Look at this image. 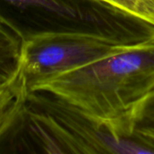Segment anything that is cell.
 Instances as JSON below:
<instances>
[{"label":"cell","instance_id":"cell-1","mask_svg":"<svg viewBox=\"0 0 154 154\" xmlns=\"http://www.w3.org/2000/svg\"><path fill=\"white\" fill-rule=\"evenodd\" d=\"M27 84L28 93L58 97L127 137L125 118L154 90V42Z\"/></svg>","mask_w":154,"mask_h":154},{"label":"cell","instance_id":"cell-2","mask_svg":"<svg viewBox=\"0 0 154 154\" xmlns=\"http://www.w3.org/2000/svg\"><path fill=\"white\" fill-rule=\"evenodd\" d=\"M38 97L45 113L39 123L46 129L50 152L87 154H154L134 137L118 134L108 124L88 115L72 104L50 94L30 93Z\"/></svg>","mask_w":154,"mask_h":154},{"label":"cell","instance_id":"cell-3","mask_svg":"<svg viewBox=\"0 0 154 154\" xmlns=\"http://www.w3.org/2000/svg\"><path fill=\"white\" fill-rule=\"evenodd\" d=\"M19 7H39L60 20L65 27L119 45L146 42L152 32L144 19L101 0H5Z\"/></svg>","mask_w":154,"mask_h":154},{"label":"cell","instance_id":"cell-4","mask_svg":"<svg viewBox=\"0 0 154 154\" xmlns=\"http://www.w3.org/2000/svg\"><path fill=\"white\" fill-rule=\"evenodd\" d=\"M130 47L82 33L50 30L24 40L19 65L28 80L79 67Z\"/></svg>","mask_w":154,"mask_h":154},{"label":"cell","instance_id":"cell-5","mask_svg":"<svg viewBox=\"0 0 154 154\" xmlns=\"http://www.w3.org/2000/svg\"><path fill=\"white\" fill-rule=\"evenodd\" d=\"M129 136L134 137L154 153V90L125 118Z\"/></svg>","mask_w":154,"mask_h":154},{"label":"cell","instance_id":"cell-6","mask_svg":"<svg viewBox=\"0 0 154 154\" xmlns=\"http://www.w3.org/2000/svg\"><path fill=\"white\" fill-rule=\"evenodd\" d=\"M154 24V0H101Z\"/></svg>","mask_w":154,"mask_h":154}]
</instances>
